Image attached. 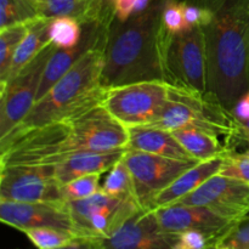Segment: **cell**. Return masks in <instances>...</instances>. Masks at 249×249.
<instances>
[{
    "instance_id": "cell-1",
    "label": "cell",
    "mask_w": 249,
    "mask_h": 249,
    "mask_svg": "<svg viewBox=\"0 0 249 249\" xmlns=\"http://www.w3.org/2000/svg\"><path fill=\"white\" fill-rule=\"evenodd\" d=\"M128 139V128L100 102L60 121L0 139V168L55 165L77 152L123 150Z\"/></svg>"
},
{
    "instance_id": "cell-2",
    "label": "cell",
    "mask_w": 249,
    "mask_h": 249,
    "mask_svg": "<svg viewBox=\"0 0 249 249\" xmlns=\"http://www.w3.org/2000/svg\"><path fill=\"white\" fill-rule=\"evenodd\" d=\"M207 95L229 112L249 90V0H208Z\"/></svg>"
},
{
    "instance_id": "cell-3",
    "label": "cell",
    "mask_w": 249,
    "mask_h": 249,
    "mask_svg": "<svg viewBox=\"0 0 249 249\" xmlns=\"http://www.w3.org/2000/svg\"><path fill=\"white\" fill-rule=\"evenodd\" d=\"M165 1L152 0L150 7L141 14L125 22H112L101 75L104 89L146 80H164L163 46L167 31L160 15Z\"/></svg>"
},
{
    "instance_id": "cell-4",
    "label": "cell",
    "mask_w": 249,
    "mask_h": 249,
    "mask_svg": "<svg viewBox=\"0 0 249 249\" xmlns=\"http://www.w3.org/2000/svg\"><path fill=\"white\" fill-rule=\"evenodd\" d=\"M106 43L107 40L102 41L88 51L34 104L26 118L10 134L21 133L60 121L87 107L104 102L106 89L101 87V75L105 66Z\"/></svg>"
},
{
    "instance_id": "cell-5",
    "label": "cell",
    "mask_w": 249,
    "mask_h": 249,
    "mask_svg": "<svg viewBox=\"0 0 249 249\" xmlns=\"http://www.w3.org/2000/svg\"><path fill=\"white\" fill-rule=\"evenodd\" d=\"M153 125L168 131L194 126L228 139L237 129V121L209 95L169 84L165 104Z\"/></svg>"
},
{
    "instance_id": "cell-6",
    "label": "cell",
    "mask_w": 249,
    "mask_h": 249,
    "mask_svg": "<svg viewBox=\"0 0 249 249\" xmlns=\"http://www.w3.org/2000/svg\"><path fill=\"white\" fill-rule=\"evenodd\" d=\"M207 48L202 27L180 34L167 32L163 46L164 82L196 92H207Z\"/></svg>"
},
{
    "instance_id": "cell-7",
    "label": "cell",
    "mask_w": 249,
    "mask_h": 249,
    "mask_svg": "<svg viewBox=\"0 0 249 249\" xmlns=\"http://www.w3.org/2000/svg\"><path fill=\"white\" fill-rule=\"evenodd\" d=\"M73 233L78 237L106 240L117 232L141 207L138 199L117 197L100 190L94 196L67 202Z\"/></svg>"
},
{
    "instance_id": "cell-8",
    "label": "cell",
    "mask_w": 249,
    "mask_h": 249,
    "mask_svg": "<svg viewBox=\"0 0 249 249\" xmlns=\"http://www.w3.org/2000/svg\"><path fill=\"white\" fill-rule=\"evenodd\" d=\"M168 85L164 80H146L111 88L104 106L126 128L153 125L167 100Z\"/></svg>"
},
{
    "instance_id": "cell-9",
    "label": "cell",
    "mask_w": 249,
    "mask_h": 249,
    "mask_svg": "<svg viewBox=\"0 0 249 249\" xmlns=\"http://www.w3.org/2000/svg\"><path fill=\"white\" fill-rule=\"evenodd\" d=\"M56 49L49 43L29 65L0 89V139L16 128L36 102L44 70Z\"/></svg>"
},
{
    "instance_id": "cell-10",
    "label": "cell",
    "mask_w": 249,
    "mask_h": 249,
    "mask_svg": "<svg viewBox=\"0 0 249 249\" xmlns=\"http://www.w3.org/2000/svg\"><path fill=\"white\" fill-rule=\"evenodd\" d=\"M124 160L131 173L136 199L148 211L151 202L187 169L201 160H179L151 153L125 151Z\"/></svg>"
},
{
    "instance_id": "cell-11",
    "label": "cell",
    "mask_w": 249,
    "mask_h": 249,
    "mask_svg": "<svg viewBox=\"0 0 249 249\" xmlns=\"http://www.w3.org/2000/svg\"><path fill=\"white\" fill-rule=\"evenodd\" d=\"M62 185L53 165H7L0 168V199L12 202L63 201Z\"/></svg>"
},
{
    "instance_id": "cell-12",
    "label": "cell",
    "mask_w": 249,
    "mask_h": 249,
    "mask_svg": "<svg viewBox=\"0 0 249 249\" xmlns=\"http://www.w3.org/2000/svg\"><path fill=\"white\" fill-rule=\"evenodd\" d=\"M179 203L206 207L223 218L238 221L249 214V185L218 173Z\"/></svg>"
},
{
    "instance_id": "cell-13",
    "label": "cell",
    "mask_w": 249,
    "mask_h": 249,
    "mask_svg": "<svg viewBox=\"0 0 249 249\" xmlns=\"http://www.w3.org/2000/svg\"><path fill=\"white\" fill-rule=\"evenodd\" d=\"M0 220L22 231L34 228H55L73 232L67 202H12L0 199Z\"/></svg>"
},
{
    "instance_id": "cell-14",
    "label": "cell",
    "mask_w": 249,
    "mask_h": 249,
    "mask_svg": "<svg viewBox=\"0 0 249 249\" xmlns=\"http://www.w3.org/2000/svg\"><path fill=\"white\" fill-rule=\"evenodd\" d=\"M174 233L163 231L153 211L141 209L109 238L102 249H173Z\"/></svg>"
},
{
    "instance_id": "cell-15",
    "label": "cell",
    "mask_w": 249,
    "mask_h": 249,
    "mask_svg": "<svg viewBox=\"0 0 249 249\" xmlns=\"http://www.w3.org/2000/svg\"><path fill=\"white\" fill-rule=\"evenodd\" d=\"M153 212L163 231L169 233L196 230L223 236L236 223L218 215L206 207L189 206L179 202Z\"/></svg>"
},
{
    "instance_id": "cell-16",
    "label": "cell",
    "mask_w": 249,
    "mask_h": 249,
    "mask_svg": "<svg viewBox=\"0 0 249 249\" xmlns=\"http://www.w3.org/2000/svg\"><path fill=\"white\" fill-rule=\"evenodd\" d=\"M109 27L111 26L101 22L84 24L83 36L79 44L71 49H56L44 70L38 91V100L43 97L88 51L107 40Z\"/></svg>"
},
{
    "instance_id": "cell-17",
    "label": "cell",
    "mask_w": 249,
    "mask_h": 249,
    "mask_svg": "<svg viewBox=\"0 0 249 249\" xmlns=\"http://www.w3.org/2000/svg\"><path fill=\"white\" fill-rule=\"evenodd\" d=\"M39 16L51 19L53 17L68 16L78 19L80 23H101L111 26L114 15L108 0H36Z\"/></svg>"
},
{
    "instance_id": "cell-18",
    "label": "cell",
    "mask_w": 249,
    "mask_h": 249,
    "mask_svg": "<svg viewBox=\"0 0 249 249\" xmlns=\"http://www.w3.org/2000/svg\"><path fill=\"white\" fill-rule=\"evenodd\" d=\"M126 151L151 153L179 160H196L181 147L170 131L155 125H136L128 128Z\"/></svg>"
},
{
    "instance_id": "cell-19",
    "label": "cell",
    "mask_w": 249,
    "mask_h": 249,
    "mask_svg": "<svg viewBox=\"0 0 249 249\" xmlns=\"http://www.w3.org/2000/svg\"><path fill=\"white\" fill-rule=\"evenodd\" d=\"M221 163H223V156L196 163L194 167L187 169L184 174H181L177 180H174L167 189L160 192L151 202L148 211H156V209L178 203L180 199L186 197L187 195L196 191L209 178L218 174Z\"/></svg>"
},
{
    "instance_id": "cell-20",
    "label": "cell",
    "mask_w": 249,
    "mask_h": 249,
    "mask_svg": "<svg viewBox=\"0 0 249 249\" xmlns=\"http://www.w3.org/2000/svg\"><path fill=\"white\" fill-rule=\"evenodd\" d=\"M123 150L108 152H77L53 165L55 177L61 185L90 174H102L112 169L125 153Z\"/></svg>"
},
{
    "instance_id": "cell-21",
    "label": "cell",
    "mask_w": 249,
    "mask_h": 249,
    "mask_svg": "<svg viewBox=\"0 0 249 249\" xmlns=\"http://www.w3.org/2000/svg\"><path fill=\"white\" fill-rule=\"evenodd\" d=\"M48 26L49 19L44 17H38L29 23L26 36L15 51L6 77L2 82H0V89L4 88L10 79L16 77L50 43L48 36Z\"/></svg>"
},
{
    "instance_id": "cell-22",
    "label": "cell",
    "mask_w": 249,
    "mask_h": 249,
    "mask_svg": "<svg viewBox=\"0 0 249 249\" xmlns=\"http://www.w3.org/2000/svg\"><path fill=\"white\" fill-rule=\"evenodd\" d=\"M181 147L196 160H207L226 155V146L219 141L218 135L194 126L170 131Z\"/></svg>"
},
{
    "instance_id": "cell-23",
    "label": "cell",
    "mask_w": 249,
    "mask_h": 249,
    "mask_svg": "<svg viewBox=\"0 0 249 249\" xmlns=\"http://www.w3.org/2000/svg\"><path fill=\"white\" fill-rule=\"evenodd\" d=\"M48 36L56 48H74L82 40L83 24L73 17H53L49 19Z\"/></svg>"
},
{
    "instance_id": "cell-24",
    "label": "cell",
    "mask_w": 249,
    "mask_h": 249,
    "mask_svg": "<svg viewBox=\"0 0 249 249\" xmlns=\"http://www.w3.org/2000/svg\"><path fill=\"white\" fill-rule=\"evenodd\" d=\"M38 17L40 16L34 0H0V31L29 23Z\"/></svg>"
},
{
    "instance_id": "cell-25",
    "label": "cell",
    "mask_w": 249,
    "mask_h": 249,
    "mask_svg": "<svg viewBox=\"0 0 249 249\" xmlns=\"http://www.w3.org/2000/svg\"><path fill=\"white\" fill-rule=\"evenodd\" d=\"M101 191L111 196L136 198L133 177L124 160V156L112 167L111 170H108V175L101 186Z\"/></svg>"
},
{
    "instance_id": "cell-26",
    "label": "cell",
    "mask_w": 249,
    "mask_h": 249,
    "mask_svg": "<svg viewBox=\"0 0 249 249\" xmlns=\"http://www.w3.org/2000/svg\"><path fill=\"white\" fill-rule=\"evenodd\" d=\"M29 23L17 24L0 31V82L6 77L15 51L26 36Z\"/></svg>"
},
{
    "instance_id": "cell-27",
    "label": "cell",
    "mask_w": 249,
    "mask_h": 249,
    "mask_svg": "<svg viewBox=\"0 0 249 249\" xmlns=\"http://www.w3.org/2000/svg\"><path fill=\"white\" fill-rule=\"evenodd\" d=\"M38 249H57L78 237L72 231L55 228H34L22 231Z\"/></svg>"
},
{
    "instance_id": "cell-28",
    "label": "cell",
    "mask_w": 249,
    "mask_h": 249,
    "mask_svg": "<svg viewBox=\"0 0 249 249\" xmlns=\"http://www.w3.org/2000/svg\"><path fill=\"white\" fill-rule=\"evenodd\" d=\"M100 175L101 174L85 175V177H80L78 179L62 185L61 191H62L63 201H79V199L94 196L95 194H97L101 190V187H100Z\"/></svg>"
},
{
    "instance_id": "cell-29",
    "label": "cell",
    "mask_w": 249,
    "mask_h": 249,
    "mask_svg": "<svg viewBox=\"0 0 249 249\" xmlns=\"http://www.w3.org/2000/svg\"><path fill=\"white\" fill-rule=\"evenodd\" d=\"M160 19L169 34H180L191 29L185 18L181 0H167L162 7Z\"/></svg>"
},
{
    "instance_id": "cell-30",
    "label": "cell",
    "mask_w": 249,
    "mask_h": 249,
    "mask_svg": "<svg viewBox=\"0 0 249 249\" xmlns=\"http://www.w3.org/2000/svg\"><path fill=\"white\" fill-rule=\"evenodd\" d=\"M221 236L190 230L174 233L173 249H209L216 246Z\"/></svg>"
},
{
    "instance_id": "cell-31",
    "label": "cell",
    "mask_w": 249,
    "mask_h": 249,
    "mask_svg": "<svg viewBox=\"0 0 249 249\" xmlns=\"http://www.w3.org/2000/svg\"><path fill=\"white\" fill-rule=\"evenodd\" d=\"M216 246L224 249H249V214L236 221L221 236Z\"/></svg>"
},
{
    "instance_id": "cell-32",
    "label": "cell",
    "mask_w": 249,
    "mask_h": 249,
    "mask_svg": "<svg viewBox=\"0 0 249 249\" xmlns=\"http://www.w3.org/2000/svg\"><path fill=\"white\" fill-rule=\"evenodd\" d=\"M219 174L241 180L249 185V156L237 152H228L223 156Z\"/></svg>"
},
{
    "instance_id": "cell-33",
    "label": "cell",
    "mask_w": 249,
    "mask_h": 249,
    "mask_svg": "<svg viewBox=\"0 0 249 249\" xmlns=\"http://www.w3.org/2000/svg\"><path fill=\"white\" fill-rule=\"evenodd\" d=\"M152 0H108V5L119 22H125L130 17L141 14L150 7Z\"/></svg>"
},
{
    "instance_id": "cell-34",
    "label": "cell",
    "mask_w": 249,
    "mask_h": 249,
    "mask_svg": "<svg viewBox=\"0 0 249 249\" xmlns=\"http://www.w3.org/2000/svg\"><path fill=\"white\" fill-rule=\"evenodd\" d=\"M182 1V7H184L185 18H186L187 24L190 28L195 27H206L207 24L211 23L213 19L214 11L212 7L204 6V5L194 4V2Z\"/></svg>"
},
{
    "instance_id": "cell-35",
    "label": "cell",
    "mask_w": 249,
    "mask_h": 249,
    "mask_svg": "<svg viewBox=\"0 0 249 249\" xmlns=\"http://www.w3.org/2000/svg\"><path fill=\"white\" fill-rule=\"evenodd\" d=\"M231 113L238 123H245L249 121V90L238 99Z\"/></svg>"
},
{
    "instance_id": "cell-36",
    "label": "cell",
    "mask_w": 249,
    "mask_h": 249,
    "mask_svg": "<svg viewBox=\"0 0 249 249\" xmlns=\"http://www.w3.org/2000/svg\"><path fill=\"white\" fill-rule=\"evenodd\" d=\"M243 143L246 145V148L245 151H242L241 153L249 156V135H243V134H241L240 131H238V129H236L235 133H233L230 138L226 139V151H228V152H235L236 148L240 145H243Z\"/></svg>"
},
{
    "instance_id": "cell-37",
    "label": "cell",
    "mask_w": 249,
    "mask_h": 249,
    "mask_svg": "<svg viewBox=\"0 0 249 249\" xmlns=\"http://www.w3.org/2000/svg\"><path fill=\"white\" fill-rule=\"evenodd\" d=\"M57 249H102L101 240L89 237H77L68 245Z\"/></svg>"
},
{
    "instance_id": "cell-38",
    "label": "cell",
    "mask_w": 249,
    "mask_h": 249,
    "mask_svg": "<svg viewBox=\"0 0 249 249\" xmlns=\"http://www.w3.org/2000/svg\"><path fill=\"white\" fill-rule=\"evenodd\" d=\"M237 129L243 135H249V121L245 122V123H238L237 122Z\"/></svg>"
},
{
    "instance_id": "cell-39",
    "label": "cell",
    "mask_w": 249,
    "mask_h": 249,
    "mask_svg": "<svg viewBox=\"0 0 249 249\" xmlns=\"http://www.w3.org/2000/svg\"><path fill=\"white\" fill-rule=\"evenodd\" d=\"M209 249H224V248L219 247V246H214V247H212V248H209Z\"/></svg>"
},
{
    "instance_id": "cell-40",
    "label": "cell",
    "mask_w": 249,
    "mask_h": 249,
    "mask_svg": "<svg viewBox=\"0 0 249 249\" xmlns=\"http://www.w3.org/2000/svg\"><path fill=\"white\" fill-rule=\"evenodd\" d=\"M34 1H36V0H34Z\"/></svg>"
}]
</instances>
